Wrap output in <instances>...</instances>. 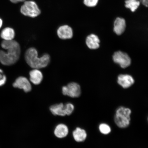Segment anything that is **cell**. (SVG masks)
<instances>
[{
  "label": "cell",
  "instance_id": "6da1fadb",
  "mask_svg": "<svg viewBox=\"0 0 148 148\" xmlns=\"http://www.w3.org/2000/svg\"><path fill=\"white\" fill-rule=\"evenodd\" d=\"M1 46L5 50H0V62L5 66H11L19 60L21 48L18 42L14 40H3Z\"/></svg>",
  "mask_w": 148,
  "mask_h": 148
},
{
  "label": "cell",
  "instance_id": "7a4b0ae2",
  "mask_svg": "<svg viewBox=\"0 0 148 148\" xmlns=\"http://www.w3.org/2000/svg\"><path fill=\"white\" fill-rule=\"evenodd\" d=\"M25 59L27 64L33 69H39L46 67L50 60L49 54H45L38 57V52L34 48H30L26 51Z\"/></svg>",
  "mask_w": 148,
  "mask_h": 148
},
{
  "label": "cell",
  "instance_id": "3957f363",
  "mask_svg": "<svg viewBox=\"0 0 148 148\" xmlns=\"http://www.w3.org/2000/svg\"><path fill=\"white\" fill-rule=\"evenodd\" d=\"M131 113L132 111L128 107L123 106L118 107L114 116V123L120 128H127L130 124Z\"/></svg>",
  "mask_w": 148,
  "mask_h": 148
},
{
  "label": "cell",
  "instance_id": "277c9868",
  "mask_svg": "<svg viewBox=\"0 0 148 148\" xmlns=\"http://www.w3.org/2000/svg\"><path fill=\"white\" fill-rule=\"evenodd\" d=\"M20 12L25 16L32 18H36L41 14L38 5L32 1L24 2L20 8Z\"/></svg>",
  "mask_w": 148,
  "mask_h": 148
},
{
  "label": "cell",
  "instance_id": "5b68a950",
  "mask_svg": "<svg viewBox=\"0 0 148 148\" xmlns=\"http://www.w3.org/2000/svg\"><path fill=\"white\" fill-rule=\"evenodd\" d=\"M62 92L64 95L73 98L78 97L81 94L80 86L77 83H70L67 86L63 87Z\"/></svg>",
  "mask_w": 148,
  "mask_h": 148
},
{
  "label": "cell",
  "instance_id": "8992f818",
  "mask_svg": "<svg viewBox=\"0 0 148 148\" xmlns=\"http://www.w3.org/2000/svg\"><path fill=\"white\" fill-rule=\"evenodd\" d=\"M113 60L116 63L119 64L121 67L126 68L131 64L130 57L126 53L121 51H118L114 53Z\"/></svg>",
  "mask_w": 148,
  "mask_h": 148
},
{
  "label": "cell",
  "instance_id": "52a82bcc",
  "mask_svg": "<svg viewBox=\"0 0 148 148\" xmlns=\"http://www.w3.org/2000/svg\"><path fill=\"white\" fill-rule=\"evenodd\" d=\"M13 86L16 88L23 89L25 92H29L32 90L30 82L26 77H20L16 79L13 84Z\"/></svg>",
  "mask_w": 148,
  "mask_h": 148
},
{
  "label": "cell",
  "instance_id": "ba28073f",
  "mask_svg": "<svg viewBox=\"0 0 148 148\" xmlns=\"http://www.w3.org/2000/svg\"><path fill=\"white\" fill-rule=\"evenodd\" d=\"M57 34L60 38L63 40L71 39L73 36V29L67 25L61 26L57 29Z\"/></svg>",
  "mask_w": 148,
  "mask_h": 148
},
{
  "label": "cell",
  "instance_id": "9c48e42d",
  "mask_svg": "<svg viewBox=\"0 0 148 148\" xmlns=\"http://www.w3.org/2000/svg\"><path fill=\"white\" fill-rule=\"evenodd\" d=\"M118 83L124 88H128L134 84V80L131 75H120L118 77Z\"/></svg>",
  "mask_w": 148,
  "mask_h": 148
},
{
  "label": "cell",
  "instance_id": "30bf717a",
  "mask_svg": "<svg viewBox=\"0 0 148 148\" xmlns=\"http://www.w3.org/2000/svg\"><path fill=\"white\" fill-rule=\"evenodd\" d=\"M126 23L123 18H117L114 21V30L118 35H120L124 32L126 28Z\"/></svg>",
  "mask_w": 148,
  "mask_h": 148
},
{
  "label": "cell",
  "instance_id": "8fae6325",
  "mask_svg": "<svg viewBox=\"0 0 148 148\" xmlns=\"http://www.w3.org/2000/svg\"><path fill=\"white\" fill-rule=\"evenodd\" d=\"M86 43L90 49H96L99 47L100 40L97 36L91 34L87 37Z\"/></svg>",
  "mask_w": 148,
  "mask_h": 148
},
{
  "label": "cell",
  "instance_id": "7c38bea8",
  "mask_svg": "<svg viewBox=\"0 0 148 148\" xmlns=\"http://www.w3.org/2000/svg\"><path fill=\"white\" fill-rule=\"evenodd\" d=\"M29 75L30 81L35 85L39 84L43 79V75L38 69H34L31 70Z\"/></svg>",
  "mask_w": 148,
  "mask_h": 148
},
{
  "label": "cell",
  "instance_id": "4fadbf2b",
  "mask_svg": "<svg viewBox=\"0 0 148 148\" xmlns=\"http://www.w3.org/2000/svg\"><path fill=\"white\" fill-rule=\"evenodd\" d=\"M69 129L67 126L64 124H60L55 127L54 133L55 136L59 138H63L67 136Z\"/></svg>",
  "mask_w": 148,
  "mask_h": 148
},
{
  "label": "cell",
  "instance_id": "5bb4252c",
  "mask_svg": "<svg viewBox=\"0 0 148 148\" xmlns=\"http://www.w3.org/2000/svg\"><path fill=\"white\" fill-rule=\"evenodd\" d=\"M52 114L55 116H64L66 115L65 105L62 103L55 104L50 107Z\"/></svg>",
  "mask_w": 148,
  "mask_h": 148
},
{
  "label": "cell",
  "instance_id": "9a60e30c",
  "mask_svg": "<svg viewBox=\"0 0 148 148\" xmlns=\"http://www.w3.org/2000/svg\"><path fill=\"white\" fill-rule=\"evenodd\" d=\"M15 36L14 29L10 27H6L1 31V37L3 40H14Z\"/></svg>",
  "mask_w": 148,
  "mask_h": 148
},
{
  "label": "cell",
  "instance_id": "2e32d148",
  "mask_svg": "<svg viewBox=\"0 0 148 148\" xmlns=\"http://www.w3.org/2000/svg\"><path fill=\"white\" fill-rule=\"evenodd\" d=\"M73 136L74 140L78 142L84 141L87 136V134L85 130L77 127L73 132Z\"/></svg>",
  "mask_w": 148,
  "mask_h": 148
},
{
  "label": "cell",
  "instance_id": "e0dca14e",
  "mask_svg": "<svg viewBox=\"0 0 148 148\" xmlns=\"http://www.w3.org/2000/svg\"><path fill=\"white\" fill-rule=\"evenodd\" d=\"M140 3V2L137 0H126L125 1V6L134 12L138 8Z\"/></svg>",
  "mask_w": 148,
  "mask_h": 148
},
{
  "label": "cell",
  "instance_id": "ac0fdd59",
  "mask_svg": "<svg viewBox=\"0 0 148 148\" xmlns=\"http://www.w3.org/2000/svg\"><path fill=\"white\" fill-rule=\"evenodd\" d=\"M99 129L100 132L103 135H108L110 134L112 129L108 124L103 123L99 125Z\"/></svg>",
  "mask_w": 148,
  "mask_h": 148
},
{
  "label": "cell",
  "instance_id": "d6986e66",
  "mask_svg": "<svg viewBox=\"0 0 148 148\" xmlns=\"http://www.w3.org/2000/svg\"><path fill=\"white\" fill-rule=\"evenodd\" d=\"M65 105L66 115L69 116L72 114L74 110V105L71 103H68Z\"/></svg>",
  "mask_w": 148,
  "mask_h": 148
},
{
  "label": "cell",
  "instance_id": "ffe728a7",
  "mask_svg": "<svg viewBox=\"0 0 148 148\" xmlns=\"http://www.w3.org/2000/svg\"><path fill=\"white\" fill-rule=\"evenodd\" d=\"M98 1L99 0H84L83 3L86 6L92 7L97 5Z\"/></svg>",
  "mask_w": 148,
  "mask_h": 148
},
{
  "label": "cell",
  "instance_id": "44dd1931",
  "mask_svg": "<svg viewBox=\"0 0 148 148\" xmlns=\"http://www.w3.org/2000/svg\"><path fill=\"white\" fill-rule=\"evenodd\" d=\"M7 77L3 70L0 69V86H2L6 82Z\"/></svg>",
  "mask_w": 148,
  "mask_h": 148
},
{
  "label": "cell",
  "instance_id": "7402d4cb",
  "mask_svg": "<svg viewBox=\"0 0 148 148\" xmlns=\"http://www.w3.org/2000/svg\"><path fill=\"white\" fill-rule=\"evenodd\" d=\"M140 1L145 7H148V0H140Z\"/></svg>",
  "mask_w": 148,
  "mask_h": 148
},
{
  "label": "cell",
  "instance_id": "603a6c76",
  "mask_svg": "<svg viewBox=\"0 0 148 148\" xmlns=\"http://www.w3.org/2000/svg\"><path fill=\"white\" fill-rule=\"evenodd\" d=\"M10 1L13 3H17L21 2H25L26 1V0H10Z\"/></svg>",
  "mask_w": 148,
  "mask_h": 148
},
{
  "label": "cell",
  "instance_id": "cb8c5ba5",
  "mask_svg": "<svg viewBox=\"0 0 148 148\" xmlns=\"http://www.w3.org/2000/svg\"><path fill=\"white\" fill-rule=\"evenodd\" d=\"M3 25V21L1 18H0V29L2 27Z\"/></svg>",
  "mask_w": 148,
  "mask_h": 148
},
{
  "label": "cell",
  "instance_id": "d4e9b609",
  "mask_svg": "<svg viewBox=\"0 0 148 148\" xmlns=\"http://www.w3.org/2000/svg\"><path fill=\"white\" fill-rule=\"evenodd\" d=\"M147 121H148V117H147Z\"/></svg>",
  "mask_w": 148,
  "mask_h": 148
}]
</instances>
